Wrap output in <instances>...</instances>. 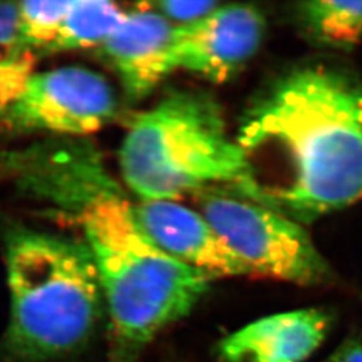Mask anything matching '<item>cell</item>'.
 <instances>
[{"label": "cell", "mask_w": 362, "mask_h": 362, "mask_svg": "<svg viewBox=\"0 0 362 362\" xmlns=\"http://www.w3.org/2000/svg\"><path fill=\"white\" fill-rule=\"evenodd\" d=\"M257 184L255 203L310 224L362 200V78L326 62L275 78L236 136Z\"/></svg>", "instance_id": "7a4b0ae2"}, {"label": "cell", "mask_w": 362, "mask_h": 362, "mask_svg": "<svg viewBox=\"0 0 362 362\" xmlns=\"http://www.w3.org/2000/svg\"><path fill=\"white\" fill-rule=\"evenodd\" d=\"M202 215L250 275L298 286H324L336 275L308 231L284 215L224 191L199 194Z\"/></svg>", "instance_id": "5b68a950"}, {"label": "cell", "mask_w": 362, "mask_h": 362, "mask_svg": "<svg viewBox=\"0 0 362 362\" xmlns=\"http://www.w3.org/2000/svg\"><path fill=\"white\" fill-rule=\"evenodd\" d=\"M0 172L81 230L109 320L106 362H137L156 337L207 294L212 279L156 246L88 140L67 137L15 149L1 156Z\"/></svg>", "instance_id": "6da1fadb"}, {"label": "cell", "mask_w": 362, "mask_h": 362, "mask_svg": "<svg viewBox=\"0 0 362 362\" xmlns=\"http://www.w3.org/2000/svg\"><path fill=\"white\" fill-rule=\"evenodd\" d=\"M330 327L321 309L272 314L240 327L218 346L223 362H303L321 346Z\"/></svg>", "instance_id": "30bf717a"}, {"label": "cell", "mask_w": 362, "mask_h": 362, "mask_svg": "<svg viewBox=\"0 0 362 362\" xmlns=\"http://www.w3.org/2000/svg\"><path fill=\"white\" fill-rule=\"evenodd\" d=\"M73 1L46 0L18 3L21 34L37 55L47 52Z\"/></svg>", "instance_id": "5bb4252c"}, {"label": "cell", "mask_w": 362, "mask_h": 362, "mask_svg": "<svg viewBox=\"0 0 362 362\" xmlns=\"http://www.w3.org/2000/svg\"><path fill=\"white\" fill-rule=\"evenodd\" d=\"M175 27L153 10L133 11L100 47L132 103L146 98L172 73L169 57Z\"/></svg>", "instance_id": "9c48e42d"}, {"label": "cell", "mask_w": 362, "mask_h": 362, "mask_svg": "<svg viewBox=\"0 0 362 362\" xmlns=\"http://www.w3.org/2000/svg\"><path fill=\"white\" fill-rule=\"evenodd\" d=\"M119 168L143 202L208 191L257 200L246 152L230 136L219 104L203 91H170L134 117L119 148Z\"/></svg>", "instance_id": "277c9868"}, {"label": "cell", "mask_w": 362, "mask_h": 362, "mask_svg": "<svg viewBox=\"0 0 362 362\" xmlns=\"http://www.w3.org/2000/svg\"><path fill=\"white\" fill-rule=\"evenodd\" d=\"M298 23L311 42L330 50H351L362 42V1L313 0L299 3Z\"/></svg>", "instance_id": "8fae6325"}, {"label": "cell", "mask_w": 362, "mask_h": 362, "mask_svg": "<svg viewBox=\"0 0 362 362\" xmlns=\"http://www.w3.org/2000/svg\"><path fill=\"white\" fill-rule=\"evenodd\" d=\"M134 211L145 233L169 257L211 279L250 275L200 212L175 200H141Z\"/></svg>", "instance_id": "ba28073f"}, {"label": "cell", "mask_w": 362, "mask_h": 362, "mask_svg": "<svg viewBox=\"0 0 362 362\" xmlns=\"http://www.w3.org/2000/svg\"><path fill=\"white\" fill-rule=\"evenodd\" d=\"M219 6V3L212 0H168L156 3L155 11L167 18L169 22H180L181 26L203 19Z\"/></svg>", "instance_id": "9a60e30c"}, {"label": "cell", "mask_w": 362, "mask_h": 362, "mask_svg": "<svg viewBox=\"0 0 362 362\" xmlns=\"http://www.w3.org/2000/svg\"><path fill=\"white\" fill-rule=\"evenodd\" d=\"M10 318L4 353L47 362L81 349L105 311L100 276L81 238L18 227L4 239Z\"/></svg>", "instance_id": "3957f363"}, {"label": "cell", "mask_w": 362, "mask_h": 362, "mask_svg": "<svg viewBox=\"0 0 362 362\" xmlns=\"http://www.w3.org/2000/svg\"><path fill=\"white\" fill-rule=\"evenodd\" d=\"M37 57L21 34L18 3L0 1V122L34 76Z\"/></svg>", "instance_id": "4fadbf2b"}, {"label": "cell", "mask_w": 362, "mask_h": 362, "mask_svg": "<svg viewBox=\"0 0 362 362\" xmlns=\"http://www.w3.org/2000/svg\"><path fill=\"white\" fill-rule=\"evenodd\" d=\"M117 115L113 88L101 74L69 66L34 73L0 125L11 133L85 137Z\"/></svg>", "instance_id": "8992f818"}, {"label": "cell", "mask_w": 362, "mask_h": 362, "mask_svg": "<svg viewBox=\"0 0 362 362\" xmlns=\"http://www.w3.org/2000/svg\"><path fill=\"white\" fill-rule=\"evenodd\" d=\"M325 362H362V342L351 341L342 345Z\"/></svg>", "instance_id": "2e32d148"}, {"label": "cell", "mask_w": 362, "mask_h": 362, "mask_svg": "<svg viewBox=\"0 0 362 362\" xmlns=\"http://www.w3.org/2000/svg\"><path fill=\"white\" fill-rule=\"evenodd\" d=\"M125 16L112 1L74 0L46 54L101 47Z\"/></svg>", "instance_id": "7c38bea8"}, {"label": "cell", "mask_w": 362, "mask_h": 362, "mask_svg": "<svg viewBox=\"0 0 362 362\" xmlns=\"http://www.w3.org/2000/svg\"><path fill=\"white\" fill-rule=\"evenodd\" d=\"M266 33L262 11L250 4L219 6L203 19L177 25L170 46V67L226 82L258 52Z\"/></svg>", "instance_id": "52a82bcc"}]
</instances>
